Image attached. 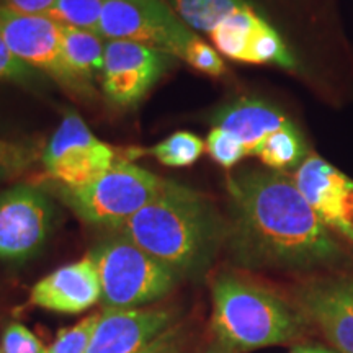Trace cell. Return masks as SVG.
Listing matches in <instances>:
<instances>
[{
	"label": "cell",
	"instance_id": "2",
	"mask_svg": "<svg viewBox=\"0 0 353 353\" xmlns=\"http://www.w3.org/2000/svg\"><path fill=\"white\" fill-rule=\"evenodd\" d=\"M112 232L134 242L180 278H198L226 245L228 219L206 195L167 180L151 203Z\"/></svg>",
	"mask_w": 353,
	"mask_h": 353
},
{
	"label": "cell",
	"instance_id": "24",
	"mask_svg": "<svg viewBox=\"0 0 353 353\" xmlns=\"http://www.w3.org/2000/svg\"><path fill=\"white\" fill-rule=\"evenodd\" d=\"M206 151L214 162L223 165L224 169H232L242 159L247 157L244 144L241 143L232 132L223 128H213L206 138Z\"/></svg>",
	"mask_w": 353,
	"mask_h": 353
},
{
	"label": "cell",
	"instance_id": "1",
	"mask_svg": "<svg viewBox=\"0 0 353 353\" xmlns=\"http://www.w3.org/2000/svg\"><path fill=\"white\" fill-rule=\"evenodd\" d=\"M226 190V247L236 265L314 273L347 262V250L317 218L293 176L244 169L228 176Z\"/></svg>",
	"mask_w": 353,
	"mask_h": 353
},
{
	"label": "cell",
	"instance_id": "19",
	"mask_svg": "<svg viewBox=\"0 0 353 353\" xmlns=\"http://www.w3.org/2000/svg\"><path fill=\"white\" fill-rule=\"evenodd\" d=\"M206 143L190 131H176L152 145L149 154L167 167H190L203 156Z\"/></svg>",
	"mask_w": 353,
	"mask_h": 353
},
{
	"label": "cell",
	"instance_id": "32",
	"mask_svg": "<svg viewBox=\"0 0 353 353\" xmlns=\"http://www.w3.org/2000/svg\"><path fill=\"white\" fill-rule=\"evenodd\" d=\"M10 176H13V174L10 170H7L6 167H0V182H3V180L10 179Z\"/></svg>",
	"mask_w": 353,
	"mask_h": 353
},
{
	"label": "cell",
	"instance_id": "14",
	"mask_svg": "<svg viewBox=\"0 0 353 353\" xmlns=\"http://www.w3.org/2000/svg\"><path fill=\"white\" fill-rule=\"evenodd\" d=\"M293 180L317 218L335 236L353 245V180L330 162L309 152Z\"/></svg>",
	"mask_w": 353,
	"mask_h": 353
},
{
	"label": "cell",
	"instance_id": "34",
	"mask_svg": "<svg viewBox=\"0 0 353 353\" xmlns=\"http://www.w3.org/2000/svg\"><path fill=\"white\" fill-rule=\"evenodd\" d=\"M0 353H3V352H2V348H0Z\"/></svg>",
	"mask_w": 353,
	"mask_h": 353
},
{
	"label": "cell",
	"instance_id": "15",
	"mask_svg": "<svg viewBox=\"0 0 353 353\" xmlns=\"http://www.w3.org/2000/svg\"><path fill=\"white\" fill-rule=\"evenodd\" d=\"M176 322L174 307L103 309L87 353H139Z\"/></svg>",
	"mask_w": 353,
	"mask_h": 353
},
{
	"label": "cell",
	"instance_id": "23",
	"mask_svg": "<svg viewBox=\"0 0 353 353\" xmlns=\"http://www.w3.org/2000/svg\"><path fill=\"white\" fill-rule=\"evenodd\" d=\"M182 61L192 65L198 72L206 74V76L211 77H223L228 70L223 56L213 46L203 41L198 34L190 39V43L183 51Z\"/></svg>",
	"mask_w": 353,
	"mask_h": 353
},
{
	"label": "cell",
	"instance_id": "5",
	"mask_svg": "<svg viewBox=\"0 0 353 353\" xmlns=\"http://www.w3.org/2000/svg\"><path fill=\"white\" fill-rule=\"evenodd\" d=\"M210 121L213 128L232 132L247 156L257 157L267 169L296 170L309 154L299 128L267 100L242 97L228 101L214 110Z\"/></svg>",
	"mask_w": 353,
	"mask_h": 353
},
{
	"label": "cell",
	"instance_id": "6",
	"mask_svg": "<svg viewBox=\"0 0 353 353\" xmlns=\"http://www.w3.org/2000/svg\"><path fill=\"white\" fill-rule=\"evenodd\" d=\"M165 185L162 176L121 161L92 183L57 187V192L83 223L112 232L151 203Z\"/></svg>",
	"mask_w": 353,
	"mask_h": 353
},
{
	"label": "cell",
	"instance_id": "30",
	"mask_svg": "<svg viewBox=\"0 0 353 353\" xmlns=\"http://www.w3.org/2000/svg\"><path fill=\"white\" fill-rule=\"evenodd\" d=\"M290 353H335L330 348L319 345V343H304V345H296Z\"/></svg>",
	"mask_w": 353,
	"mask_h": 353
},
{
	"label": "cell",
	"instance_id": "13",
	"mask_svg": "<svg viewBox=\"0 0 353 353\" xmlns=\"http://www.w3.org/2000/svg\"><path fill=\"white\" fill-rule=\"evenodd\" d=\"M294 304L335 350L353 353V276L309 278L294 291Z\"/></svg>",
	"mask_w": 353,
	"mask_h": 353
},
{
	"label": "cell",
	"instance_id": "18",
	"mask_svg": "<svg viewBox=\"0 0 353 353\" xmlns=\"http://www.w3.org/2000/svg\"><path fill=\"white\" fill-rule=\"evenodd\" d=\"M242 2L244 0H170L175 13L188 28L206 34Z\"/></svg>",
	"mask_w": 353,
	"mask_h": 353
},
{
	"label": "cell",
	"instance_id": "16",
	"mask_svg": "<svg viewBox=\"0 0 353 353\" xmlns=\"http://www.w3.org/2000/svg\"><path fill=\"white\" fill-rule=\"evenodd\" d=\"M32 306L59 312L81 314L101 301V285L90 255L64 265L38 280L30 291Z\"/></svg>",
	"mask_w": 353,
	"mask_h": 353
},
{
	"label": "cell",
	"instance_id": "31",
	"mask_svg": "<svg viewBox=\"0 0 353 353\" xmlns=\"http://www.w3.org/2000/svg\"><path fill=\"white\" fill-rule=\"evenodd\" d=\"M125 2L136 3V6H143L149 8H165L169 7V3L165 0H125Z\"/></svg>",
	"mask_w": 353,
	"mask_h": 353
},
{
	"label": "cell",
	"instance_id": "27",
	"mask_svg": "<svg viewBox=\"0 0 353 353\" xmlns=\"http://www.w3.org/2000/svg\"><path fill=\"white\" fill-rule=\"evenodd\" d=\"M188 330L182 322H176L151 345L139 353H188Z\"/></svg>",
	"mask_w": 353,
	"mask_h": 353
},
{
	"label": "cell",
	"instance_id": "8",
	"mask_svg": "<svg viewBox=\"0 0 353 353\" xmlns=\"http://www.w3.org/2000/svg\"><path fill=\"white\" fill-rule=\"evenodd\" d=\"M117 156V149L97 138L81 114L65 110L39 161L59 187L79 188L112 169Z\"/></svg>",
	"mask_w": 353,
	"mask_h": 353
},
{
	"label": "cell",
	"instance_id": "7",
	"mask_svg": "<svg viewBox=\"0 0 353 353\" xmlns=\"http://www.w3.org/2000/svg\"><path fill=\"white\" fill-rule=\"evenodd\" d=\"M0 37L19 59L83 101L95 97L94 83L83 81L65 63L59 25L46 15H26L0 6Z\"/></svg>",
	"mask_w": 353,
	"mask_h": 353
},
{
	"label": "cell",
	"instance_id": "26",
	"mask_svg": "<svg viewBox=\"0 0 353 353\" xmlns=\"http://www.w3.org/2000/svg\"><path fill=\"white\" fill-rule=\"evenodd\" d=\"M3 353H46L43 342L20 322H8L0 339Z\"/></svg>",
	"mask_w": 353,
	"mask_h": 353
},
{
	"label": "cell",
	"instance_id": "21",
	"mask_svg": "<svg viewBox=\"0 0 353 353\" xmlns=\"http://www.w3.org/2000/svg\"><path fill=\"white\" fill-rule=\"evenodd\" d=\"M46 79V76L30 68L13 54L3 38L0 37V82L15 83L32 92H38L44 85Z\"/></svg>",
	"mask_w": 353,
	"mask_h": 353
},
{
	"label": "cell",
	"instance_id": "22",
	"mask_svg": "<svg viewBox=\"0 0 353 353\" xmlns=\"http://www.w3.org/2000/svg\"><path fill=\"white\" fill-rule=\"evenodd\" d=\"M100 314H92L72 327L61 329L46 353H87Z\"/></svg>",
	"mask_w": 353,
	"mask_h": 353
},
{
	"label": "cell",
	"instance_id": "29",
	"mask_svg": "<svg viewBox=\"0 0 353 353\" xmlns=\"http://www.w3.org/2000/svg\"><path fill=\"white\" fill-rule=\"evenodd\" d=\"M188 353H237V352H234L231 347H228L226 343L218 341V339H213V341L206 343V345H203L200 350L188 352Z\"/></svg>",
	"mask_w": 353,
	"mask_h": 353
},
{
	"label": "cell",
	"instance_id": "10",
	"mask_svg": "<svg viewBox=\"0 0 353 353\" xmlns=\"http://www.w3.org/2000/svg\"><path fill=\"white\" fill-rule=\"evenodd\" d=\"M210 38L221 56L236 63L298 69L296 57L281 34L247 0L214 26Z\"/></svg>",
	"mask_w": 353,
	"mask_h": 353
},
{
	"label": "cell",
	"instance_id": "28",
	"mask_svg": "<svg viewBox=\"0 0 353 353\" xmlns=\"http://www.w3.org/2000/svg\"><path fill=\"white\" fill-rule=\"evenodd\" d=\"M56 0H6L8 8L26 15H46Z\"/></svg>",
	"mask_w": 353,
	"mask_h": 353
},
{
	"label": "cell",
	"instance_id": "9",
	"mask_svg": "<svg viewBox=\"0 0 353 353\" xmlns=\"http://www.w3.org/2000/svg\"><path fill=\"white\" fill-rule=\"evenodd\" d=\"M56 206L46 190L17 183L0 193V262L23 265L50 239Z\"/></svg>",
	"mask_w": 353,
	"mask_h": 353
},
{
	"label": "cell",
	"instance_id": "33",
	"mask_svg": "<svg viewBox=\"0 0 353 353\" xmlns=\"http://www.w3.org/2000/svg\"><path fill=\"white\" fill-rule=\"evenodd\" d=\"M0 120H2V113H0Z\"/></svg>",
	"mask_w": 353,
	"mask_h": 353
},
{
	"label": "cell",
	"instance_id": "11",
	"mask_svg": "<svg viewBox=\"0 0 353 353\" xmlns=\"http://www.w3.org/2000/svg\"><path fill=\"white\" fill-rule=\"evenodd\" d=\"M100 34L107 39L132 41L182 59L185 48L195 37L174 8H149L125 0H105Z\"/></svg>",
	"mask_w": 353,
	"mask_h": 353
},
{
	"label": "cell",
	"instance_id": "17",
	"mask_svg": "<svg viewBox=\"0 0 353 353\" xmlns=\"http://www.w3.org/2000/svg\"><path fill=\"white\" fill-rule=\"evenodd\" d=\"M59 25L61 48L65 57V63L79 77L94 83L100 81L103 72L105 43L103 37L87 30L74 28V26Z\"/></svg>",
	"mask_w": 353,
	"mask_h": 353
},
{
	"label": "cell",
	"instance_id": "25",
	"mask_svg": "<svg viewBox=\"0 0 353 353\" xmlns=\"http://www.w3.org/2000/svg\"><path fill=\"white\" fill-rule=\"evenodd\" d=\"M41 149L33 143L0 138V167H6L13 175L30 169L38 159H41Z\"/></svg>",
	"mask_w": 353,
	"mask_h": 353
},
{
	"label": "cell",
	"instance_id": "4",
	"mask_svg": "<svg viewBox=\"0 0 353 353\" xmlns=\"http://www.w3.org/2000/svg\"><path fill=\"white\" fill-rule=\"evenodd\" d=\"M101 285L103 309L144 307L170 294L180 276L117 232L101 239L88 252Z\"/></svg>",
	"mask_w": 353,
	"mask_h": 353
},
{
	"label": "cell",
	"instance_id": "12",
	"mask_svg": "<svg viewBox=\"0 0 353 353\" xmlns=\"http://www.w3.org/2000/svg\"><path fill=\"white\" fill-rule=\"evenodd\" d=\"M175 61V57L143 44L107 39L100 77L101 92L114 107H136Z\"/></svg>",
	"mask_w": 353,
	"mask_h": 353
},
{
	"label": "cell",
	"instance_id": "20",
	"mask_svg": "<svg viewBox=\"0 0 353 353\" xmlns=\"http://www.w3.org/2000/svg\"><path fill=\"white\" fill-rule=\"evenodd\" d=\"M103 3L105 0H56L46 17H50L56 23L100 34V17Z\"/></svg>",
	"mask_w": 353,
	"mask_h": 353
},
{
	"label": "cell",
	"instance_id": "3",
	"mask_svg": "<svg viewBox=\"0 0 353 353\" xmlns=\"http://www.w3.org/2000/svg\"><path fill=\"white\" fill-rule=\"evenodd\" d=\"M211 330L234 352L286 345L298 341L307 321L294 303L234 272H221L211 283Z\"/></svg>",
	"mask_w": 353,
	"mask_h": 353
}]
</instances>
